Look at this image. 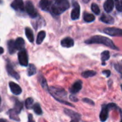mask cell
<instances>
[{"mask_svg":"<svg viewBox=\"0 0 122 122\" xmlns=\"http://www.w3.org/2000/svg\"><path fill=\"white\" fill-rule=\"evenodd\" d=\"M86 44H103L113 50H119V48L114 45V43L109 38L101 36V35H96L89 39H88L86 42Z\"/></svg>","mask_w":122,"mask_h":122,"instance_id":"cell-1","label":"cell"},{"mask_svg":"<svg viewBox=\"0 0 122 122\" xmlns=\"http://www.w3.org/2000/svg\"><path fill=\"white\" fill-rule=\"evenodd\" d=\"M48 91L51 94V96L55 99H56L58 101H59V102H61L62 104H66V105H69L70 106L74 107V106L72 104H69L68 102H66V101H63L61 99L62 98H64L66 96V91L63 88H56V87H50L48 89Z\"/></svg>","mask_w":122,"mask_h":122,"instance_id":"cell-2","label":"cell"},{"mask_svg":"<svg viewBox=\"0 0 122 122\" xmlns=\"http://www.w3.org/2000/svg\"><path fill=\"white\" fill-rule=\"evenodd\" d=\"M69 6L68 0H55L54 4L51 6V12L56 15H59L67 10Z\"/></svg>","mask_w":122,"mask_h":122,"instance_id":"cell-3","label":"cell"},{"mask_svg":"<svg viewBox=\"0 0 122 122\" xmlns=\"http://www.w3.org/2000/svg\"><path fill=\"white\" fill-rule=\"evenodd\" d=\"M25 9L26 11V12L28 13V14L32 17V18H35L37 17L38 15V12L36 11V9L34 8V4H32L31 1H26V4H25Z\"/></svg>","mask_w":122,"mask_h":122,"instance_id":"cell-4","label":"cell"},{"mask_svg":"<svg viewBox=\"0 0 122 122\" xmlns=\"http://www.w3.org/2000/svg\"><path fill=\"white\" fill-rule=\"evenodd\" d=\"M18 59L19 63L22 66H27L28 65V55L26 53V51L25 50H21L18 54Z\"/></svg>","mask_w":122,"mask_h":122,"instance_id":"cell-5","label":"cell"},{"mask_svg":"<svg viewBox=\"0 0 122 122\" xmlns=\"http://www.w3.org/2000/svg\"><path fill=\"white\" fill-rule=\"evenodd\" d=\"M103 32L105 34H107L111 36L121 37L122 35V29L119 28H116V27H107V28H105Z\"/></svg>","mask_w":122,"mask_h":122,"instance_id":"cell-6","label":"cell"},{"mask_svg":"<svg viewBox=\"0 0 122 122\" xmlns=\"http://www.w3.org/2000/svg\"><path fill=\"white\" fill-rule=\"evenodd\" d=\"M80 17V6L77 2L74 3V8L71 13V18L73 20L78 19Z\"/></svg>","mask_w":122,"mask_h":122,"instance_id":"cell-7","label":"cell"},{"mask_svg":"<svg viewBox=\"0 0 122 122\" xmlns=\"http://www.w3.org/2000/svg\"><path fill=\"white\" fill-rule=\"evenodd\" d=\"M11 6L16 11L23 12L24 10V4L23 0H14L11 4Z\"/></svg>","mask_w":122,"mask_h":122,"instance_id":"cell-8","label":"cell"},{"mask_svg":"<svg viewBox=\"0 0 122 122\" xmlns=\"http://www.w3.org/2000/svg\"><path fill=\"white\" fill-rule=\"evenodd\" d=\"M109 110L107 106L104 105L103 107H102V111L100 113V116H99L101 122H104L107 121V119H108V116H109Z\"/></svg>","mask_w":122,"mask_h":122,"instance_id":"cell-9","label":"cell"},{"mask_svg":"<svg viewBox=\"0 0 122 122\" xmlns=\"http://www.w3.org/2000/svg\"><path fill=\"white\" fill-rule=\"evenodd\" d=\"M9 88L11 89V91L15 95H19L21 93V87L18 84H16V83H15L14 82H10L9 83Z\"/></svg>","mask_w":122,"mask_h":122,"instance_id":"cell-10","label":"cell"},{"mask_svg":"<svg viewBox=\"0 0 122 122\" xmlns=\"http://www.w3.org/2000/svg\"><path fill=\"white\" fill-rule=\"evenodd\" d=\"M81 88H82V82L81 81H77L71 87L70 92L71 93H74V94L76 93H78L81 89Z\"/></svg>","mask_w":122,"mask_h":122,"instance_id":"cell-11","label":"cell"},{"mask_svg":"<svg viewBox=\"0 0 122 122\" xmlns=\"http://www.w3.org/2000/svg\"><path fill=\"white\" fill-rule=\"evenodd\" d=\"M61 45L64 47H71L74 46V42L73 39L71 37H65L61 40Z\"/></svg>","mask_w":122,"mask_h":122,"instance_id":"cell-12","label":"cell"},{"mask_svg":"<svg viewBox=\"0 0 122 122\" xmlns=\"http://www.w3.org/2000/svg\"><path fill=\"white\" fill-rule=\"evenodd\" d=\"M114 6V0H107L104 4V9L106 12L109 13L111 12Z\"/></svg>","mask_w":122,"mask_h":122,"instance_id":"cell-13","label":"cell"},{"mask_svg":"<svg viewBox=\"0 0 122 122\" xmlns=\"http://www.w3.org/2000/svg\"><path fill=\"white\" fill-rule=\"evenodd\" d=\"M6 68V71H7V73H8L11 77L14 78L16 79V80H19V78H20L19 75L14 70L13 67H12L10 64H7Z\"/></svg>","mask_w":122,"mask_h":122,"instance_id":"cell-14","label":"cell"},{"mask_svg":"<svg viewBox=\"0 0 122 122\" xmlns=\"http://www.w3.org/2000/svg\"><path fill=\"white\" fill-rule=\"evenodd\" d=\"M51 1L49 0H41L39 1V6L44 11H49L51 7Z\"/></svg>","mask_w":122,"mask_h":122,"instance_id":"cell-15","label":"cell"},{"mask_svg":"<svg viewBox=\"0 0 122 122\" xmlns=\"http://www.w3.org/2000/svg\"><path fill=\"white\" fill-rule=\"evenodd\" d=\"M100 20L106 24H114V19L112 16L105 13L102 15V17H100Z\"/></svg>","mask_w":122,"mask_h":122,"instance_id":"cell-16","label":"cell"},{"mask_svg":"<svg viewBox=\"0 0 122 122\" xmlns=\"http://www.w3.org/2000/svg\"><path fill=\"white\" fill-rule=\"evenodd\" d=\"M64 113L67 116H69L71 118H72L74 120H79L80 119V117H81V115L79 114L78 113H76V112H74V111H73L71 110L67 109H64Z\"/></svg>","mask_w":122,"mask_h":122,"instance_id":"cell-17","label":"cell"},{"mask_svg":"<svg viewBox=\"0 0 122 122\" xmlns=\"http://www.w3.org/2000/svg\"><path fill=\"white\" fill-rule=\"evenodd\" d=\"M14 44H15V47L16 50H23L24 47V40L21 37H18L14 41Z\"/></svg>","mask_w":122,"mask_h":122,"instance_id":"cell-18","label":"cell"},{"mask_svg":"<svg viewBox=\"0 0 122 122\" xmlns=\"http://www.w3.org/2000/svg\"><path fill=\"white\" fill-rule=\"evenodd\" d=\"M25 35L28 39V40L30 42H33L34 40V34L32 30L29 28V27H26L25 28Z\"/></svg>","mask_w":122,"mask_h":122,"instance_id":"cell-19","label":"cell"},{"mask_svg":"<svg viewBox=\"0 0 122 122\" xmlns=\"http://www.w3.org/2000/svg\"><path fill=\"white\" fill-rule=\"evenodd\" d=\"M7 45H8V50H9V52L10 54H13L16 52V47H15V44H14V41L13 40H10L8 43H7Z\"/></svg>","mask_w":122,"mask_h":122,"instance_id":"cell-20","label":"cell"},{"mask_svg":"<svg viewBox=\"0 0 122 122\" xmlns=\"http://www.w3.org/2000/svg\"><path fill=\"white\" fill-rule=\"evenodd\" d=\"M46 37V32L45 31H41L39 32L38 35H37V38H36V44L40 45L41 43H42V42L44 41V38Z\"/></svg>","mask_w":122,"mask_h":122,"instance_id":"cell-21","label":"cell"},{"mask_svg":"<svg viewBox=\"0 0 122 122\" xmlns=\"http://www.w3.org/2000/svg\"><path fill=\"white\" fill-rule=\"evenodd\" d=\"M84 19L86 22H92L95 20V17L94 14L89 13H84Z\"/></svg>","mask_w":122,"mask_h":122,"instance_id":"cell-22","label":"cell"},{"mask_svg":"<svg viewBox=\"0 0 122 122\" xmlns=\"http://www.w3.org/2000/svg\"><path fill=\"white\" fill-rule=\"evenodd\" d=\"M22 107H23L22 103H21L20 101H19L16 100V103H15L14 108L13 109H14V111L17 114H19L21 112V109H22Z\"/></svg>","mask_w":122,"mask_h":122,"instance_id":"cell-23","label":"cell"},{"mask_svg":"<svg viewBox=\"0 0 122 122\" xmlns=\"http://www.w3.org/2000/svg\"><path fill=\"white\" fill-rule=\"evenodd\" d=\"M36 73V68L33 64H30L27 69V74L29 76H31Z\"/></svg>","mask_w":122,"mask_h":122,"instance_id":"cell-24","label":"cell"},{"mask_svg":"<svg viewBox=\"0 0 122 122\" xmlns=\"http://www.w3.org/2000/svg\"><path fill=\"white\" fill-rule=\"evenodd\" d=\"M101 57H102V62H103V65H106L105 64V61L106 60H109V58H110V54H109V51H104L102 53V55H101Z\"/></svg>","mask_w":122,"mask_h":122,"instance_id":"cell-25","label":"cell"},{"mask_svg":"<svg viewBox=\"0 0 122 122\" xmlns=\"http://www.w3.org/2000/svg\"><path fill=\"white\" fill-rule=\"evenodd\" d=\"M9 114V117L11 119H14L16 122H19V117H18V114L14 111V109H10L8 112Z\"/></svg>","mask_w":122,"mask_h":122,"instance_id":"cell-26","label":"cell"},{"mask_svg":"<svg viewBox=\"0 0 122 122\" xmlns=\"http://www.w3.org/2000/svg\"><path fill=\"white\" fill-rule=\"evenodd\" d=\"M97 74V73L95 71H93V70H86V71H84L82 73V76L85 78H89V77H92L94 76H95Z\"/></svg>","mask_w":122,"mask_h":122,"instance_id":"cell-27","label":"cell"},{"mask_svg":"<svg viewBox=\"0 0 122 122\" xmlns=\"http://www.w3.org/2000/svg\"><path fill=\"white\" fill-rule=\"evenodd\" d=\"M33 110L34 111V113H36L37 115H41L42 114V110L40 107V105L39 104H35L34 106H32Z\"/></svg>","mask_w":122,"mask_h":122,"instance_id":"cell-28","label":"cell"},{"mask_svg":"<svg viewBox=\"0 0 122 122\" xmlns=\"http://www.w3.org/2000/svg\"><path fill=\"white\" fill-rule=\"evenodd\" d=\"M33 103H34L33 99H31V98H28V99L25 101V106H26V109H30L31 108H32Z\"/></svg>","mask_w":122,"mask_h":122,"instance_id":"cell-29","label":"cell"},{"mask_svg":"<svg viewBox=\"0 0 122 122\" xmlns=\"http://www.w3.org/2000/svg\"><path fill=\"white\" fill-rule=\"evenodd\" d=\"M91 8H92V12H94L96 14H100V9H99V6H98L97 4L93 3V4H92V7H91Z\"/></svg>","mask_w":122,"mask_h":122,"instance_id":"cell-30","label":"cell"},{"mask_svg":"<svg viewBox=\"0 0 122 122\" xmlns=\"http://www.w3.org/2000/svg\"><path fill=\"white\" fill-rule=\"evenodd\" d=\"M40 83H41V85L42 86L43 88H44L45 90L48 91V86H47V84H46V81L45 80V78L43 77V76H41V78H40Z\"/></svg>","mask_w":122,"mask_h":122,"instance_id":"cell-31","label":"cell"},{"mask_svg":"<svg viewBox=\"0 0 122 122\" xmlns=\"http://www.w3.org/2000/svg\"><path fill=\"white\" fill-rule=\"evenodd\" d=\"M115 4H116V8L119 12L122 11V0H115Z\"/></svg>","mask_w":122,"mask_h":122,"instance_id":"cell-32","label":"cell"},{"mask_svg":"<svg viewBox=\"0 0 122 122\" xmlns=\"http://www.w3.org/2000/svg\"><path fill=\"white\" fill-rule=\"evenodd\" d=\"M83 101L85 102V103H86V104H90V105H92V106H94V101H92V100H90V99H83Z\"/></svg>","mask_w":122,"mask_h":122,"instance_id":"cell-33","label":"cell"},{"mask_svg":"<svg viewBox=\"0 0 122 122\" xmlns=\"http://www.w3.org/2000/svg\"><path fill=\"white\" fill-rule=\"evenodd\" d=\"M109 110H111V109H117V106L114 104H109L108 105H107Z\"/></svg>","mask_w":122,"mask_h":122,"instance_id":"cell-34","label":"cell"},{"mask_svg":"<svg viewBox=\"0 0 122 122\" xmlns=\"http://www.w3.org/2000/svg\"><path fill=\"white\" fill-rule=\"evenodd\" d=\"M115 68L121 73H122V67H121V65L120 64H117V65H115Z\"/></svg>","mask_w":122,"mask_h":122,"instance_id":"cell-35","label":"cell"},{"mask_svg":"<svg viewBox=\"0 0 122 122\" xmlns=\"http://www.w3.org/2000/svg\"><path fill=\"white\" fill-rule=\"evenodd\" d=\"M103 74L106 75L107 77H109V76L111 75V72H110V70H104Z\"/></svg>","mask_w":122,"mask_h":122,"instance_id":"cell-36","label":"cell"},{"mask_svg":"<svg viewBox=\"0 0 122 122\" xmlns=\"http://www.w3.org/2000/svg\"><path fill=\"white\" fill-rule=\"evenodd\" d=\"M28 118H29V119H28V122H35L34 121V119H33V116H32V115L31 114H29V116H28Z\"/></svg>","mask_w":122,"mask_h":122,"instance_id":"cell-37","label":"cell"},{"mask_svg":"<svg viewBox=\"0 0 122 122\" xmlns=\"http://www.w3.org/2000/svg\"><path fill=\"white\" fill-rule=\"evenodd\" d=\"M69 98H70V99H71V100H72V101H75V102L78 101V99H77L76 98H75V97H74L73 96H70Z\"/></svg>","mask_w":122,"mask_h":122,"instance_id":"cell-38","label":"cell"},{"mask_svg":"<svg viewBox=\"0 0 122 122\" xmlns=\"http://www.w3.org/2000/svg\"><path fill=\"white\" fill-rule=\"evenodd\" d=\"M4 52V49L2 47H0V54H2Z\"/></svg>","mask_w":122,"mask_h":122,"instance_id":"cell-39","label":"cell"},{"mask_svg":"<svg viewBox=\"0 0 122 122\" xmlns=\"http://www.w3.org/2000/svg\"><path fill=\"white\" fill-rule=\"evenodd\" d=\"M82 1H84V3H88V2H89V1L90 0H82Z\"/></svg>","mask_w":122,"mask_h":122,"instance_id":"cell-40","label":"cell"},{"mask_svg":"<svg viewBox=\"0 0 122 122\" xmlns=\"http://www.w3.org/2000/svg\"><path fill=\"white\" fill-rule=\"evenodd\" d=\"M0 122H6L4 119H0Z\"/></svg>","mask_w":122,"mask_h":122,"instance_id":"cell-41","label":"cell"},{"mask_svg":"<svg viewBox=\"0 0 122 122\" xmlns=\"http://www.w3.org/2000/svg\"><path fill=\"white\" fill-rule=\"evenodd\" d=\"M71 122H77L76 120H72Z\"/></svg>","mask_w":122,"mask_h":122,"instance_id":"cell-42","label":"cell"},{"mask_svg":"<svg viewBox=\"0 0 122 122\" xmlns=\"http://www.w3.org/2000/svg\"><path fill=\"white\" fill-rule=\"evenodd\" d=\"M1 97H0V105H1Z\"/></svg>","mask_w":122,"mask_h":122,"instance_id":"cell-43","label":"cell"}]
</instances>
